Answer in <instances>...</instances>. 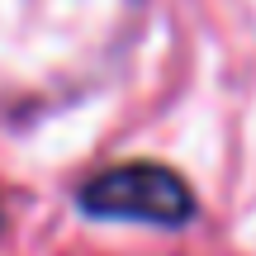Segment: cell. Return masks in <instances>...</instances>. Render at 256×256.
I'll list each match as a JSON object with an SVG mask.
<instances>
[{
    "label": "cell",
    "instance_id": "2",
    "mask_svg": "<svg viewBox=\"0 0 256 256\" xmlns=\"http://www.w3.org/2000/svg\"><path fill=\"white\" fill-rule=\"evenodd\" d=\"M0 223H5V209H0Z\"/></svg>",
    "mask_w": 256,
    "mask_h": 256
},
{
    "label": "cell",
    "instance_id": "1",
    "mask_svg": "<svg viewBox=\"0 0 256 256\" xmlns=\"http://www.w3.org/2000/svg\"><path fill=\"white\" fill-rule=\"evenodd\" d=\"M76 209L95 223H142V228H185L200 214L190 180L162 162H119L95 171L76 190Z\"/></svg>",
    "mask_w": 256,
    "mask_h": 256
}]
</instances>
